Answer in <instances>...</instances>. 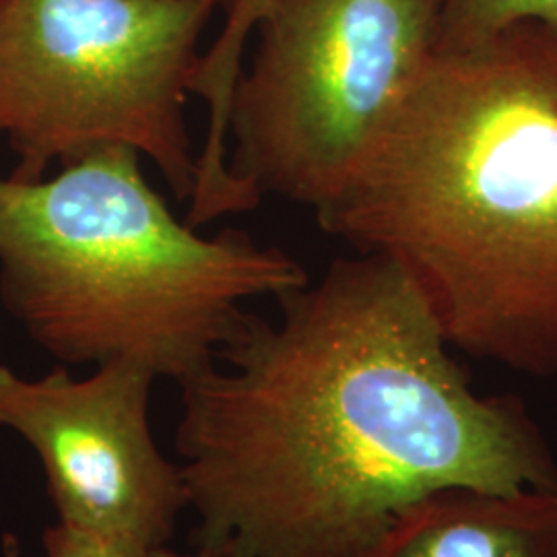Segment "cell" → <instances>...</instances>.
<instances>
[{
	"mask_svg": "<svg viewBox=\"0 0 557 557\" xmlns=\"http://www.w3.org/2000/svg\"><path fill=\"white\" fill-rule=\"evenodd\" d=\"M275 0H221L225 21L218 40L200 54L190 79V96L207 103V139L197 156V176L186 220L205 225L223 215L244 213L248 200L227 174L230 101L242 73L246 44Z\"/></svg>",
	"mask_w": 557,
	"mask_h": 557,
	"instance_id": "8",
	"label": "cell"
},
{
	"mask_svg": "<svg viewBox=\"0 0 557 557\" xmlns=\"http://www.w3.org/2000/svg\"><path fill=\"white\" fill-rule=\"evenodd\" d=\"M537 23L557 36V0H438L436 52H457Z\"/></svg>",
	"mask_w": 557,
	"mask_h": 557,
	"instance_id": "9",
	"label": "cell"
},
{
	"mask_svg": "<svg viewBox=\"0 0 557 557\" xmlns=\"http://www.w3.org/2000/svg\"><path fill=\"white\" fill-rule=\"evenodd\" d=\"M147 557H184L178 556V554H174V552H170V549H165V547H160V549H153V552H149V556ZM193 557H209L202 556V554H197V556Z\"/></svg>",
	"mask_w": 557,
	"mask_h": 557,
	"instance_id": "12",
	"label": "cell"
},
{
	"mask_svg": "<svg viewBox=\"0 0 557 557\" xmlns=\"http://www.w3.org/2000/svg\"><path fill=\"white\" fill-rule=\"evenodd\" d=\"M221 0H0V139L34 182L126 145L190 199L184 108Z\"/></svg>",
	"mask_w": 557,
	"mask_h": 557,
	"instance_id": "4",
	"label": "cell"
},
{
	"mask_svg": "<svg viewBox=\"0 0 557 557\" xmlns=\"http://www.w3.org/2000/svg\"><path fill=\"white\" fill-rule=\"evenodd\" d=\"M356 557H557V492L446 487L405 506Z\"/></svg>",
	"mask_w": 557,
	"mask_h": 557,
	"instance_id": "7",
	"label": "cell"
},
{
	"mask_svg": "<svg viewBox=\"0 0 557 557\" xmlns=\"http://www.w3.org/2000/svg\"><path fill=\"white\" fill-rule=\"evenodd\" d=\"M156 379L135 359L87 379L64 366L41 379L0 366V428L36 450L60 524L143 554L165 547L188 508L182 467L151 436Z\"/></svg>",
	"mask_w": 557,
	"mask_h": 557,
	"instance_id": "6",
	"label": "cell"
},
{
	"mask_svg": "<svg viewBox=\"0 0 557 557\" xmlns=\"http://www.w3.org/2000/svg\"><path fill=\"white\" fill-rule=\"evenodd\" d=\"M277 301L278 322L248 312L180 384L199 554L356 557L446 487L557 492L537 421L512 395L479 397L395 260H335Z\"/></svg>",
	"mask_w": 557,
	"mask_h": 557,
	"instance_id": "1",
	"label": "cell"
},
{
	"mask_svg": "<svg viewBox=\"0 0 557 557\" xmlns=\"http://www.w3.org/2000/svg\"><path fill=\"white\" fill-rule=\"evenodd\" d=\"M320 227L395 260L450 347L557 376V36L434 52Z\"/></svg>",
	"mask_w": 557,
	"mask_h": 557,
	"instance_id": "2",
	"label": "cell"
},
{
	"mask_svg": "<svg viewBox=\"0 0 557 557\" xmlns=\"http://www.w3.org/2000/svg\"><path fill=\"white\" fill-rule=\"evenodd\" d=\"M438 0H275L227 119V174L317 213L345 190L436 52Z\"/></svg>",
	"mask_w": 557,
	"mask_h": 557,
	"instance_id": "5",
	"label": "cell"
},
{
	"mask_svg": "<svg viewBox=\"0 0 557 557\" xmlns=\"http://www.w3.org/2000/svg\"><path fill=\"white\" fill-rule=\"evenodd\" d=\"M46 557H147L149 554L135 552L112 541L94 537L77 529L57 522L44 533Z\"/></svg>",
	"mask_w": 557,
	"mask_h": 557,
	"instance_id": "10",
	"label": "cell"
},
{
	"mask_svg": "<svg viewBox=\"0 0 557 557\" xmlns=\"http://www.w3.org/2000/svg\"><path fill=\"white\" fill-rule=\"evenodd\" d=\"M140 160L112 145L52 178L0 176V299L64 366L135 359L180 386L218 363L248 299L308 275L246 232L176 220Z\"/></svg>",
	"mask_w": 557,
	"mask_h": 557,
	"instance_id": "3",
	"label": "cell"
},
{
	"mask_svg": "<svg viewBox=\"0 0 557 557\" xmlns=\"http://www.w3.org/2000/svg\"><path fill=\"white\" fill-rule=\"evenodd\" d=\"M0 557H21L20 539L13 533H4L0 541Z\"/></svg>",
	"mask_w": 557,
	"mask_h": 557,
	"instance_id": "11",
	"label": "cell"
}]
</instances>
